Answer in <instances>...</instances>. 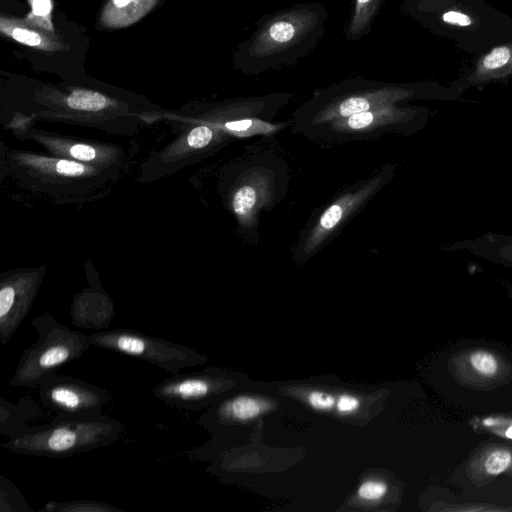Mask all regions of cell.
Wrapping results in <instances>:
<instances>
[{
    "instance_id": "1",
    "label": "cell",
    "mask_w": 512,
    "mask_h": 512,
    "mask_svg": "<svg viewBox=\"0 0 512 512\" xmlns=\"http://www.w3.org/2000/svg\"><path fill=\"white\" fill-rule=\"evenodd\" d=\"M326 8L297 3L266 15L240 46L235 65L245 74L296 64L318 45L326 30Z\"/></svg>"
},
{
    "instance_id": "2",
    "label": "cell",
    "mask_w": 512,
    "mask_h": 512,
    "mask_svg": "<svg viewBox=\"0 0 512 512\" xmlns=\"http://www.w3.org/2000/svg\"><path fill=\"white\" fill-rule=\"evenodd\" d=\"M122 424L101 413L84 416L59 415L49 423L8 437L1 447L13 453L48 458H66L106 447L117 440Z\"/></svg>"
},
{
    "instance_id": "3",
    "label": "cell",
    "mask_w": 512,
    "mask_h": 512,
    "mask_svg": "<svg viewBox=\"0 0 512 512\" xmlns=\"http://www.w3.org/2000/svg\"><path fill=\"white\" fill-rule=\"evenodd\" d=\"M31 326L37 332V341L22 352L8 382L11 387H39L91 346L88 335L62 325L48 312L35 317Z\"/></svg>"
},
{
    "instance_id": "4",
    "label": "cell",
    "mask_w": 512,
    "mask_h": 512,
    "mask_svg": "<svg viewBox=\"0 0 512 512\" xmlns=\"http://www.w3.org/2000/svg\"><path fill=\"white\" fill-rule=\"evenodd\" d=\"M88 340L91 346L145 360L172 374L206 361L186 345L126 328L93 333Z\"/></svg>"
},
{
    "instance_id": "5",
    "label": "cell",
    "mask_w": 512,
    "mask_h": 512,
    "mask_svg": "<svg viewBox=\"0 0 512 512\" xmlns=\"http://www.w3.org/2000/svg\"><path fill=\"white\" fill-rule=\"evenodd\" d=\"M409 96V92L399 86L384 82L355 79L341 82L323 91L314 103L320 108L314 116L316 124L331 122L353 114L393 105Z\"/></svg>"
},
{
    "instance_id": "6",
    "label": "cell",
    "mask_w": 512,
    "mask_h": 512,
    "mask_svg": "<svg viewBox=\"0 0 512 512\" xmlns=\"http://www.w3.org/2000/svg\"><path fill=\"white\" fill-rule=\"evenodd\" d=\"M38 388L42 404L59 415L99 414L109 399L107 389L71 376L53 375Z\"/></svg>"
},
{
    "instance_id": "7",
    "label": "cell",
    "mask_w": 512,
    "mask_h": 512,
    "mask_svg": "<svg viewBox=\"0 0 512 512\" xmlns=\"http://www.w3.org/2000/svg\"><path fill=\"white\" fill-rule=\"evenodd\" d=\"M45 269L9 271L0 281V342L14 336L33 306Z\"/></svg>"
},
{
    "instance_id": "8",
    "label": "cell",
    "mask_w": 512,
    "mask_h": 512,
    "mask_svg": "<svg viewBox=\"0 0 512 512\" xmlns=\"http://www.w3.org/2000/svg\"><path fill=\"white\" fill-rule=\"evenodd\" d=\"M221 382L212 371L173 374L152 388V394L172 407L198 410L220 394Z\"/></svg>"
},
{
    "instance_id": "9",
    "label": "cell",
    "mask_w": 512,
    "mask_h": 512,
    "mask_svg": "<svg viewBox=\"0 0 512 512\" xmlns=\"http://www.w3.org/2000/svg\"><path fill=\"white\" fill-rule=\"evenodd\" d=\"M378 181H373L360 190L344 195L329 206L320 216L318 223L310 232L305 251L312 252L324 241L337 226L360 206L376 189Z\"/></svg>"
},
{
    "instance_id": "10",
    "label": "cell",
    "mask_w": 512,
    "mask_h": 512,
    "mask_svg": "<svg viewBox=\"0 0 512 512\" xmlns=\"http://www.w3.org/2000/svg\"><path fill=\"white\" fill-rule=\"evenodd\" d=\"M18 162L25 164V169L34 172L32 176L51 178L58 184L64 180H90L97 177L98 172L104 169L89 164L68 160L64 158H46L36 155L22 154L17 157Z\"/></svg>"
},
{
    "instance_id": "11",
    "label": "cell",
    "mask_w": 512,
    "mask_h": 512,
    "mask_svg": "<svg viewBox=\"0 0 512 512\" xmlns=\"http://www.w3.org/2000/svg\"><path fill=\"white\" fill-rule=\"evenodd\" d=\"M35 139L40 141L47 149L64 159L73 160L104 169L111 165L117 156L112 149L97 147L90 143L75 140H65L49 135L36 134Z\"/></svg>"
},
{
    "instance_id": "12",
    "label": "cell",
    "mask_w": 512,
    "mask_h": 512,
    "mask_svg": "<svg viewBox=\"0 0 512 512\" xmlns=\"http://www.w3.org/2000/svg\"><path fill=\"white\" fill-rule=\"evenodd\" d=\"M70 314L75 326L105 330L114 317V306L107 295L83 292L75 296Z\"/></svg>"
},
{
    "instance_id": "13",
    "label": "cell",
    "mask_w": 512,
    "mask_h": 512,
    "mask_svg": "<svg viewBox=\"0 0 512 512\" xmlns=\"http://www.w3.org/2000/svg\"><path fill=\"white\" fill-rule=\"evenodd\" d=\"M410 118L408 111L393 105L353 114L331 121V128L340 132H361L396 123Z\"/></svg>"
},
{
    "instance_id": "14",
    "label": "cell",
    "mask_w": 512,
    "mask_h": 512,
    "mask_svg": "<svg viewBox=\"0 0 512 512\" xmlns=\"http://www.w3.org/2000/svg\"><path fill=\"white\" fill-rule=\"evenodd\" d=\"M0 30L13 40L33 48L56 51L63 47L51 32L31 25L25 20L1 17Z\"/></svg>"
},
{
    "instance_id": "15",
    "label": "cell",
    "mask_w": 512,
    "mask_h": 512,
    "mask_svg": "<svg viewBox=\"0 0 512 512\" xmlns=\"http://www.w3.org/2000/svg\"><path fill=\"white\" fill-rule=\"evenodd\" d=\"M157 0H110L104 7L101 21L112 28L131 25L143 17Z\"/></svg>"
},
{
    "instance_id": "16",
    "label": "cell",
    "mask_w": 512,
    "mask_h": 512,
    "mask_svg": "<svg viewBox=\"0 0 512 512\" xmlns=\"http://www.w3.org/2000/svg\"><path fill=\"white\" fill-rule=\"evenodd\" d=\"M384 0H354L353 9L345 29V38L358 41L372 29Z\"/></svg>"
},
{
    "instance_id": "17",
    "label": "cell",
    "mask_w": 512,
    "mask_h": 512,
    "mask_svg": "<svg viewBox=\"0 0 512 512\" xmlns=\"http://www.w3.org/2000/svg\"><path fill=\"white\" fill-rule=\"evenodd\" d=\"M108 98L96 91L76 89L66 98V105L78 112H99L109 106Z\"/></svg>"
},
{
    "instance_id": "18",
    "label": "cell",
    "mask_w": 512,
    "mask_h": 512,
    "mask_svg": "<svg viewBox=\"0 0 512 512\" xmlns=\"http://www.w3.org/2000/svg\"><path fill=\"white\" fill-rule=\"evenodd\" d=\"M261 189L257 184H245L233 195L232 207L235 214L241 221H248L251 218L255 207L260 203Z\"/></svg>"
},
{
    "instance_id": "19",
    "label": "cell",
    "mask_w": 512,
    "mask_h": 512,
    "mask_svg": "<svg viewBox=\"0 0 512 512\" xmlns=\"http://www.w3.org/2000/svg\"><path fill=\"white\" fill-rule=\"evenodd\" d=\"M42 511L49 512H123L122 509L106 502L95 500L49 501Z\"/></svg>"
},
{
    "instance_id": "20",
    "label": "cell",
    "mask_w": 512,
    "mask_h": 512,
    "mask_svg": "<svg viewBox=\"0 0 512 512\" xmlns=\"http://www.w3.org/2000/svg\"><path fill=\"white\" fill-rule=\"evenodd\" d=\"M468 364L476 375L485 379L494 378L501 367L498 356L483 349L472 351L468 356Z\"/></svg>"
},
{
    "instance_id": "21",
    "label": "cell",
    "mask_w": 512,
    "mask_h": 512,
    "mask_svg": "<svg viewBox=\"0 0 512 512\" xmlns=\"http://www.w3.org/2000/svg\"><path fill=\"white\" fill-rule=\"evenodd\" d=\"M0 510L1 511H33L17 487L3 475L0 476Z\"/></svg>"
},
{
    "instance_id": "22",
    "label": "cell",
    "mask_w": 512,
    "mask_h": 512,
    "mask_svg": "<svg viewBox=\"0 0 512 512\" xmlns=\"http://www.w3.org/2000/svg\"><path fill=\"white\" fill-rule=\"evenodd\" d=\"M482 466L490 476L502 474L512 467V451L506 447L492 448L485 454Z\"/></svg>"
},
{
    "instance_id": "23",
    "label": "cell",
    "mask_w": 512,
    "mask_h": 512,
    "mask_svg": "<svg viewBox=\"0 0 512 512\" xmlns=\"http://www.w3.org/2000/svg\"><path fill=\"white\" fill-rule=\"evenodd\" d=\"M31 6V12L25 18V21L31 25L53 33L51 23L52 0H28Z\"/></svg>"
},
{
    "instance_id": "24",
    "label": "cell",
    "mask_w": 512,
    "mask_h": 512,
    "mask_svg": "<svg viewBox=\"0 0 512 512\" xmlns=\"http://www.w3.org/2000/svg\"><path fill=\"white\" fill-rule=\"evenodd\" d=\"M223 127L241 136L258 133L269 134L277 129V126L254 118L229 121L224 123Z\"/></svg>"
},
{
    "instance_id": "25",
    "label": "cell",
    "mask_w": 512,
    "mask_h": 512,
    "mask_svg": "<svg viewBox=\"0 0 512 512\" xmlns=\"http://www.w3.org/2000/svg\"><path fill=\"white\" fill-rule=\"evenodd\" d=\"M386 492V483L378 480H367L363 482L357 490L358 496L368 501H377L381 499Z\"/></svg>"
},
{
    "instance_id": "26",
    "label": "cell",
    "mask_w": 512,
    "mask_h": 512,
    "mask_svg": "<svg viewBox=\"0 0 512 512\" xmlns=\"http://www.w3.org/2000/svg\"><path fill=\"white\" fill-rule=\"evenodd\" d=\"M213 139V130L205 125L193 128L186 137V142L190 148L202 149L206 147Z\"/></svg>"
},
{
    "instance_id": "27",
    "label": "cell",
    "mask_w": 512,
    "mask_h": 512,
    "mask_svg": "<svg viewBox=\"0 0 512 512\" xmlns=\"http://www.w3.org/2000/svg\"><path fill=\"white\" fill-rule=\"evenodd\" d=\"M510 59V51L507 47H498L492 50L484 59L483 65L489 70L504 66Z\"/></svg>"
},
{
    "instance_id": "28",
    "label": "cell",
    "mask_w": 512,
    "mask_h": 512,
    "mask_svg": "<svg viewBox=\"0 0 512 512\" xmlns=\"http://www.w3.org/2000/svg\"><path fill=\"white\" fill-rule=\"evenodd\" d=\"M308 402L315 409L329 410L334 406L335 398L322 391H312L308 395Z\"/></svg>"
},
{
    "instance_id": "29",
    "label": "cell",
    "mask_w": 512,
    "mask_h": 512,
    "mask_svg": "<svg viewBox=\"0 0 512 512\" xmlns=\"http://www.w3.org/2000/svg\"><path fill=\"white\" fill-rule=\"evenodd\" d=\"M360 405V401L357 397L343 394L341 395L337 401L336 406L339 412L341 413H349L356 410Z\"/></svg>"
},
{
    "instance_id": "30",
    "label": "cell",
    "mask_w": 512,
    "mask_h": 512,
    "mask_svg": "<svg viewBox=\"0 0 512 512\" xmlns=\"http://www.w3.org/2000/svg\"><path fill=\"white\" fill-rule=\"evenodd\" d=\"M443 20L447 23L457 24L460 26H468L472 23V19L462 13L450 11L443 15Z\"/></svg>"
},
{
    "instance_id": "31",
    "label": "cell",
    "mask_w": 512,
    "mask_h": 512,
    "mask_svg": "<svg viewBox=\"0 0 512 512\" xmlns=\"http://www.w3.org/2000/svg\"><path fill=\"white\" fill-rule=\"evenodd\" d=\"M495 251H497V261L512 264V243H503V245H499Z\"/></svg>"
},
{
    "instance_id": "32",
    "label": "cell",
    "mask_w": 512,
    "mask_h": 512,
    "mask_svg": "<svg viewBox=\"0 0 512 512\" xmlns=\"http://www.w3.org/2000/svg\"><path fill=\"white\" fill-rule=\"evenodd\" d=\"M505 436L512 439V426L505 431Z\"/></svg>"
}]
</instances>
